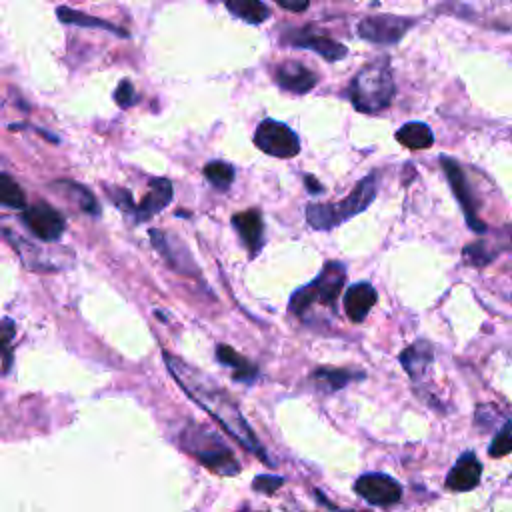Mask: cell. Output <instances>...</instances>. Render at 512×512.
<instances>
[{
	"label": "cell",
	"mask_w": 512,
	"mask_h": 512,
	"mask_svg": "<svg viewBox=\"0 0 512 512\" xmlns=\"http://www.w3.org/2000/svg\"><path fill=\"white\" fill-rule=\"evenodd\" d=\"M164 362L170 376L178 382V386L204 410L208 412L236 442H240L248 452L258 456L264 464L274 466L272 458L266 454L264 446L252 432L250 424L242 416L236 402L222 390L212 378L202 374L196 366H190L182 358L164 352Z\"/></svg>",
	"instance_id": "obj_1"
},
{
	"label": "cell",
	"mask_w": 512,
	"mask_h": 512,
	"mask_svg": "<svg viewBox=\"0 0 512 512\" xmlns=\"http://www.w3.org/2000/svg\"><path fill=\"white\" fill-rule=\"evenodd\" d=\"M350 102L358 112L378 114L386 110L394 98V80L386 58L362 66L350 82Z\"/></svg>",
	"instance_id": "obj_2"
},
{
	"label": "cell",
	"mask_w": 512,
	"mask_h": 512,
	"mask_svg": "<svg viewBox=\"0 0 512 512\" xmlns=\"http://www.w3.org/2000/svg\"><path fill=\"white\" fill-rule=\"evenodd\" d=\"M378 178L376 172L366 174L352 192L340 202H324V204H308L306 206V222L314 230H332L352 216L364 212L376 198Z\"/></svg>",
	"instance_id": "obj_3"
},
{
	"label": "cell",
	"mask_w": 512,
	"mask_h": 512,
	"mask_svg": "<svg viewBox=\"0 0 512 512\" xmlns=\"http://www.w3.org/2000/svg\"><path fill=\"white\" fill-rule=\"evenodd\" d=\"M180 444L202 466H206L208 470H212L220 476H234L240 472V466H238L232 450L224 444V440L216 432H212L196 422L186 424V428L180 434Z\"/></svg>",
	"instance_id": "obj_4"
},
{
	"label": "cell",
	"mask_w": 512,
	"mask_h": 512,
	"mask_svg": "<svg viewBox=\"0 0 512 512\" xmlns=\"http://www.w3.org/2000/svg\"><path fill=\"white\" fill-rule=\"evenodd\" d=\"M344 282H346L344 264L338 260H330L324 264V268L312 282L292 292L288 300V310L296 316H304V312L310 310L314 304L332 308L344 288Z\"/></svg>",
	"instance_id": "obj_5"
},
{
	"label": "cell",
	"mask_w": 512,
	"mask_h": 512,
	"mask_svg": "<svg viewBox=\"0 0 512 512\" xmlns=\"http://www.w3.org/2000/svg\"><path fill=\"white\" fill-rule=\"evenodd\" d=\"M440 166L446 174V180L464 212V218H466V224L470 230L478 232V234H484L488 230V226L480 220L478 216V200L474 196V190L462 170V166L454 160V158H448V156H440Z\"/></svg>",
	"instance_id": "obj_6"
},
{
	"label": "cell",
	"mask_w": 512,
	"mask_h": 512,
	"mask_svg": "<svg viewBox=\"0 0 512 512\" xmlns=\"http://www.w3.org/2000/svg\"><path fill=\"white\" fill-rule=\"evenodd\" d=\"M254 144L258 150L274 158H292L300 152V140L296 132L288 124L272 118H266L258 124L254 132Z\"/></svg>",
	"instance_id": "obj_7"
},
{
	"label": "cell",
	"mask_w": 512,
	"mask_h": 512,
	"mask_svg": "<svg viewBox=\"0 0 512 512\" xmlns=\"http://www.w3.org/2000/svg\"><path fill=\"white\" fill-rule=\"evenodd\" d=\"M20 220L38 240H44V242L60 240L66 228L64 216L46 202H36L32 206H26L20 214Z\"/></svg>",
	"instance_id": "obj_8"
},
{
	"label": "cell",
	"mask_w": 512,
	"mask_h": 512,
	"mask_svg": "<svg viewBox=\"0 0 512 512\" xmlns=\"http://www.w3.org/2000/svg\"><path fill=\"white\" fill-rule=\"evenodd\" d=\"M412 18L378 14L362 18L358 24V36L374 44H396L412 26Z\"/></svg>",
	"instance_id": "obj_9"
},
{
	"label": "cell",
	"mask_w": 512,
	"mask_h": 512,
	"mask_svg": "<svg viewBox=\"0 0 512 512\" xmlns=\"http://www.w3.org/2000/svg\"><path fill=\"white\" fill-rule=\"evenodd\" d=\"M282 42L294 48H304L320 54L328 62L342 60L348 54V48L330 36L316 32L312 28H290L282 34Z\"/></svg>",
	"instance_id": "obj_10"
},
{
	"label": "cell",
	"mask_w": 512,
	"mask_h": 512,
	"mask_svg": "<svg viewBox=\"0 0 512 512\" xmlns=\"http://www.w3.org/2000/svg\"><path fill=\"white\" fill-rule=\"evenodd\" d=\"M354 492L372 506H392L402 498V486L382 472L362 474L354 482Z\"/></svg>",
	"instance_id": "obj_11"
},
{
	"label": "cell",
	"mask_w": 512,
	"mask_h": 512,
	"mask_svg": "<svg viewBox=\"0 0 512 512\" xmlns=\"http://www.w3.org/2000/svg\"><path fill=\"white\" fill-rule=\"evenodd\" d=\"M150 240L152 246L164 256V260L180 274H198V268L192 262L190 252L186 250V246L180 242V238L168 236L162 230H150Z\"/></svg>",
	"instance_id": "obj_12"
},
{
	"label": "cell",
	"mask_w": 512,
	"mask_h": 512,
	"mask_svg": "<svg viewBox=\"0 0 512 512\" xmlns=\"http://www.w3.org/2000/svg\"><path fill=\"white\" fill-rule=\"evenodd\" d=\"M274 80L282 90H288L292 94H308L316 86L318 76L304 64L288 60L274 68Z\"/></svg>",
	"instance_id": "obj_13"
},
{
	"label": "cell",
	"mask_w": 512,
	"mask_h": 512,
	"mask_svg": "<svg viewBox=\"0 0 512 512\" xmlns=\"http://www.w3.org/2000/svg\"><path fill=\"white\" fill-rule=\"evenodd\" d=\"M232 226L238 232L246 250L256 256L264 244V220L260 210L250 208L232 216Z\"/></svg>",
	"instance_id": "obj_14"
},
{
	"label": "cell",
	"mask_w": 512,
	"mask_h": 512,
	"mask_svg": "<svg viewBox=\"0 0 512 512\" xmlns=\"http://www.w3.org/2000/svg\"><path fill=\"white\" fill-rule=\"evenodd\" d=\"M172 202V182L168 178H154L150 180V190L142 198V202L136 206L132 220L134 222H146L158 212H162Z\"/></svg>",
	"instance_id": "obj_15"
},
{
	"label": "cell",
	"mask_w": 512,
	"mask_h": 512,
	"mask_svg": "<svg viewBox=\"0 0 512 512\" xmlns=\"http://www.w3.org/2000/svg\"><path fill=\"white\" fill-rule=\"evenodd\" d=\"M482 476V464L474 452H464L446 476V488L454 492H468L478 486Z\"/></svg>",
	"instance_id": "obj_16"
},
{
	"label": "cell",
	"mask_w": 512,
	"mask_h": 512,
	"mask_svg": "<svg viewBox=\"0 0 512 512\" xmlns=\"http://www.w3.org/2000/svg\"><path fill=\"white\" fill-rule=\"evenodd\" d=\"M376 298L378 294L370 282L352 284L344 294V312L348 320L362 322L372 310V306L376 304Z\"/></svg>",
	"instance_id": "obj_17"
},
{
	"label": "cell",
	"mask_w": 512,
	"mask_h": 512,
	"mask_svg": "<svg viewBox=\"0 0 512 512\" xmlns=\"http://www.w3.org/2000/svg\"><path fill=\"white\" fill-rule=\"evenodd\" d=\"M400 362L408 376L418 382L434 362V348L428 340H416L414 344L404 348V352L400 354Z\"/></svg>",
	"instance_id": "obj_18"
},
{
	"label": "cell",
	"mask_w": 512,
	"mask_h": 512,
	"mask_svg": "<svg viewBox=\"0 0 512 512\" xmlns=\"http://www.w3.org/2000/svg\"><path fill=\"white\" fill-rule=\"evenodd\" d=\"M504 240L502 236H498L496 240H486V238H480L468 246L462 248V258L466 264L474 266V268H484L488 266L492 260H496L504 250H506V242H500Z\"/></svg>",
	"instance_id": "obj_19"
},
{
	"label": "cell",
	"mask_w": 512,
	"mask_h": 512,
	"mask_svg": "<svg viewBox=\"0 0 512 512\" xmlns=\"http://www.w3.org/2000/svg\"><path fill=\"white\" fill-rule=\"evenodd\" d=\"M50 186H52L54 190H58V194H62V196H66L70 202H74V206H76L78 210H82V212H86V214H90V216L100 214L98 200L94 198V194H92L86 186H82V184H78V182H74V180H56V182H52Z\"/></svg>",
	"instance_id": "obj_20"
},
{
	"label": "cell",
	"mask_w": 512,
	"mask_h": 512,
	"mask_svg": "<svg viewBox=\"0 0 512 512\" xmlns=\"http://www.w3.org/2000/svg\"><path fill=\"white\" fill-rule=\"evenodd\" d=\"M216 358H218V362H222V364H226V366L232 368V378L238 380V382L250 384V382H254L256 376H258V368H256L252 362H248L244 356H240V354H238L232 346H228V344H218V346H216Z\"/></svg>",
	"instance_id": "obj_21"
},
{
	"label": "cell",
	"mask_w": 512,
	"mask_h": 512,
	"mask_svg": "<svg viewBox=\"0 0 512 512\" xmlns=\"http://www.w3.org/2000/svg\"><path fill=\"white\" fill-rule=\"evenodd\" d=\"M354 378H364V374L362 372L356 374L354 370H346V368H330V366H320L312 372V380L324 392H336L344 388L348 382H352Z\"/></svg>",
	"instance_id": "obj_22"
},
{
	"label": "cell",
	"mask_w": 512,
	"mask_h": 512,
	"mask_svg": "<svg viewBox=\"0 0 512 512\" xmlns=\"http://www.w3.org/2000/svg\"><path fill=\"white\" fill-rule=\"evenodd\" d=\"M396 140L410 150H422V148H430L434 144V134H432L430 126L424 122H406L396 132Z\"/></svg>",
	"instance_id": "obj_23"
},
{
	"label": "cell",
	"mask_w": 512,
	"mask_h": 512,
	"mask_svg": "<svg viewBox=\"0 0 512 512\" xmlns=\"http://www.w3.org/2000/svg\"><path fill=\"white\" fill-rule=\"evenodd\" d=\"M226 8L240 20L260 24L270 18V10L262 0H224Z\"/></svg>",
	"instance_id": "obj_24"
},
{
	"label": "cell",
	"mask_w": 512,
	"mask_h": 512,
	"mask_svg": "<svg viewBox=\"0 0 512 512\" xmlns=\"http://www.w3.org/2000/svg\"><path fill=\"white\" fill-rule=\"evenodd\" d=\"M56 16L64 22V24H76V26H88V28H102V30H108V32H114L118 36H128L122 28L106 22V20H100V18H92L84 12H76L68 6H58L56 8Z\"/></svg>",
	"instance_id": "obj_25"
},
{
	"label": "cell",
	"mask_w": 512,
	"mask_h": 512,
	"mask_svg": "<svg viewBox=\"0 0 512 512\" xmlns=\"http://www.w3.org/2000/svg\"><path fill=\"white\" fill-rule=\"evenodd\" d=\"M0 202H2V206L12 208V210H24L26 208L24 190L6 172L0 174Z\"/></svg>",
	"instance_id": "obj_26"
},
{
	"label": "cell",
	"mask_w": 512,
	"mask_h": 512,
	"mask_svg": "<svg viewBox=\"0 0 512 512\" xmlns=\"http://www.w3.org/2000/svg\"><path fill=\"white\" fill-rule=\"evenodd\" d=\"M204 178L218 190L230 188L234 182V166L224 160H212L204 166Z\"/></svg>",
	"instance_id": "obj_27"
},
{
	"label": "cell",
	"mask_w": 512,
	"mask_h": 512,
	"mask_svg": "<svg viewBox=\"0 0 512 512\" xmlns=\"http://www.w3.org/2000/svg\"><path fill=\"white\" fill-rule=\"evenodd\" d=\"M488 452L492 458H500V456H506L512 452V422L510 420L504 422L502 428L494 434Z\"/></svg>",
	"instance_id": "obj_28"
},
{
	"label": "cell",
	"mask_w": 512,
	"mask_h": 512,
	"mask_svg": "<svg viewBox=\"0 0 512 512\" xmlns=\"http://www.w3.org/2000/svg\"><path fill=\"white\" fill-rule=\"evenodd\" d=\"M14 332H16V326L10 318H4L2 320V346H4V362H2V372L8 374L10 366H12V338H14Z\"/></svg>",
	"instance_id": "obj_29"
},
{
	"label": "cell",
	"mask_w": 512,
	"mask_h": 512,
	"mask_svg": "<svg viewBox=\"0 0 512 512\" xmlns=\"http://www.w3.org/2000/svg\"><path fill=\"white\" fill-rule=\"evenodd\" d=\"M114 100L120 108H130L134 102H136V90L132 86L130 80H120L116 90H114Z\"/></svg>",
	"instance_id": "obj_30"
},
{
	"label": "cell",
	"mask_w": 512,
	"mask_h": 512,
	"mask_svg": "<svg viewBox=\"0 0 512 512\" xmlns=\"http://www.w3.org/2000/svg\"><path fill=\"white\" fill-rule=\"evenodd\" d=\"M108 198L122 210V212H128V216L134 214L136 206H134V200H132V194L124 188H108Z\"/></svg>",
	"instance_id": "obj_31"
},
{
	"label": "cell",
	"mask_w": 512,
	"mask_h": 512,
	"mask_svg": "<svg viewBox=\"0 0 512 512\" xmlns=\"http://www.w3.org/2000/svg\"><path fill=\"white\" fill-rule=\"evenodd\" d=\"M282 484H284V480L280 476H268V474H260L252 482L254 490H258L262 494H274Z\"/></svg>",
	"instance_id": "obj_32"
},
{
	"label": "cell",
	"mask_w": 512,
	"mask_h": 512,
	"mask_svg": "<svg viewBox=\"0 0 512 512\" xmlns=\"http://www.w3.org/2000/svg\"><path fill=\"white\" fill-rule=\"evenodd\" d=\"M276 4L290 12H302L310 6V0H276Z\"/></svg>",
	"instance_id": "obj_33"
},
{
	"label": "cell",
	"mask_w": 512,
	"mask_h": 512,
	"mask_svg": "<svg viewBox=\"0 0 512 512\" xmlns=\"http://www.w3.org/2000/svg\"><path fill=\"white\" fill-rule=\"evenodd\" d=\"M304 184H306V188H308L310 194H318V192L324 190V186H322L312 174H306V176H304Z\"/></svg>",
	"instance_id": "obj_34"
}]
</instances>
